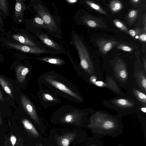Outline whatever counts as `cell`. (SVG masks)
Here are the masks:
<instances>
[{
    "label": "cell",
    "mask_w": 146,
    "mask_h": 146,
    "mask_svg": "<svg viewBox=\"0 0 146 146\" xmlns=\"http://www.w3.org/2000/svg\"><path fill=\"white\" fill-rule=\"evenodd\" d=\"M38 84L50 89L58 96L70 102H81L82 99L76 87L60 74L53 71L46 72L37 80Z\"/></svg>",
    "instance_id": "cell-1"
},
{
    "label": "cell",
    "mask_w": 146,
    "mask_h": 146,
    "mask_svg": "<svg viewBox=\"0 0 146 146\" xmlns=\"http://www.w3.org/2000/svg\"><path fill=\"white\" fill-rule=\"evenodd\" d=\"M86 127L91 130L92 134L113 137L121 135L123 130L121 120L107 115L92 117Z\"/></svg>",
    "instance_id": "cell-2"
},
{
    "label": "cell",
    "mask_w": 146,
    "mask_h": 146,
    "mask_svg": "<svg viewBox=\"0 0 146 146\" xmlns=\"http://www.w3.org/2000/svg\"><path fill=\"white\" fill-rule=\"evenodd\" d=\"M33 7L36 14L43 21L48 29V34L60 39L61 33L58 21L50 13L47 8L39 0L34 1Z\"/></svg>",
    "instance_id": "cell-3"
},
{
    "label": "cell",
    "mask_w": 146,
    "mask_h": 146,
    "mask_svg": "<svg viewBox=\"0 0 146 146\" xmlns=\"http://www.w3.org/2000/svg\"><path fill=\"white\" fill-rule=\"evenodd\" d=\"M54 113L60 115L61 122L64 123H75L81 125L82 119L85 113L79 109L70 105L62 106Z\"/></svg>",
    "instance_id": "cell-4"
},
{
    "label": "cell",
    "mask_w": 146,
    "mask_h": 146,
    "mask_svg": "<svg viewBox=\"0 0 146 146\" xmlns=\"http://www.w3.org/2000/svg\"><path fill=\"white\" fill-rule=\"evenodd\" d=\"M70 43L77 51L81 67L84 70L88 71L92 66L89 53L81 37L74 31L72 32V40Z\"/></svg>",
    "instance_id": "cell-5"
},
{
    "label": "cell",
    "mask_w": 146,
    "mask_h": 146,
    "mask_svg": "<svg viewBox=\"0 0 146 146\" xmlns=\"http://www.w3.org/2000/svg\"><path fill=\"white\" fill-rule=\"evenodd\" d=\"M38 85L39 89L37 96L42 107L45 109L61 103L58 96L50 89L41 84Z\"/></svg>",
    "instance_id": "cell-6"
},
{
    "label": "cell",
    "mask_w": 146,
    "mask_h": 146,
    "mask_svg": "<svg viewBox=\"0 0 146 146\" xmlns=\"http://www.w3.org/2000/svg\"><path fill=\"white\" fill-rule=\"evenodd\" d=\"M33 32L40 41L46 47L58 52L59 54H66L63 46L55 42L41 30L33 26Z\"/></svg>",
    "instance_id": "cell-7"
},
{
    "label": "cell",
    "mask_w": 146,
    "mask_h": 146,
    "mask_svg": "<svg viewBox=\"0 0 146 146\" xmlns=\"http://www.w3.org/2000/svg\"><path fill=\"white\" fill-rule=\"evenodd\" d=\"M5 43L8 46L12 48L16 49L25 52L32 54L38 56L42 54H59L58 52L48 48L32 47L8 42Z\"/></svg>",
    "instance_id": "cell-8"
},
{
    "label": "cell",
    "mask_w": 146,
    "mask_h": 146,
    "mask_svg": "<svg viewBox=\"0 0 146 146\" xmlns=\"http://www.w3.org/2000/svg\"><path fill=\"white\" fill-rule=\"evenodd\" d=\"M21 98L22 107L25 111L35 122L39 124L40 121L35 106L25 95L22 94Z\"/></svg>",
    "instance_id": "cell-9"
},
{
    "label": "cell",
    "mask_w": 146,
    "mask_h": 146,
    "mask_svg": "<svg viewBox=\"0 0 146 146\" xmlns=\"http://www.w3.org/2000/svg\"><path fill=\"white\" fill-rule=\"evenodd\" d=\"M76 136L75 132L68 133L62 136H56V139L58 146H69Z\"/></svg>",
    "instance_id": "cell-10"
},
{
    "label": "cell",
    "mask_w": 146,
    "mask_h": 146,
    "mask_svg": "<svg viewBox=\"0 0 146 146\" xmlns=\"http://www.w3.org/2000/svg\"><path fill=\"white\" fill-rule=\"evenodd\" d=\"M34 58L57 66L62 65L65 62V60L63 59L52 56L40 57Z\"/></svg>",
    "instance_id": "cell-11"
},
{
    "label": "cell",
    "mask_w": 146,
    "mask_h": 146,
    "mask_svg": "<svg viewBox=\"0 0 146 146\" xmlns=\"http://www.w3.org/2000/svg\"><path fill=\"white\" fill-rule=\"evenodd\" d=\"M30 71L28 67L20 65L18 66L16 69V75L17 80L20 83H22L26 79L27 75Z\"/></svg>",
    "instance_id": "cell-12"
},
{
    "label": "cell",
    "mask_w": 146,
    "mask_h": 146,
    "mask_svg": "<svg viewBox=\"0 0 146 146\" xmlns=\"http://www.w3.org/2000/svg\"><path fill=\"white\" fill-rule=\"evenodd\" d=\"M103 136L96 134H93L92 136L89 138L85 146H103Z\"/></svg>",
    "instance_id": "cell-13"
},
{
    "label": "cell",
    "mask_w": 146,
    "mask_h": 146,
    "mask_svg": "<svg viewBox=\"0 0 146 146\" xmlns=\"http://www.w3.org/2000/svg\"><path fill=\"white\" fill-rule=\"evenodd\" d=\"M116 42L108 40L101 41L98 45L101 52L105 54L110 50L115 44Z\"/></svg>",
    "instance_id": "cell-14"
},
{
    "label": "cell",
    "mask_w": 146,
    "mask_h": 146,
    "mask_svg": "<svg viewBox=\"0 0 146 146\" xmlns=\"http://www.w3.org/2000/svg\"><path fill=\"white\" fill-rule=\"evenodd\" d=\"M23 0L15 1V15L16 18L21 17L23 15L24 11L26 9V6Z\"/></svg>",
    "instance_id": "cell-15"
},
{
    "label": "cell",
    "mask_w": 146,
    "mask_h": 146,
    "mask_svg": "<svg viewBox=\"0 0 146 146\" xmlns=\"http://www.w3.org/2000/svg\"><path fill=\"white\" fill-rule=\"evenodd\" d=\"M22 122L25 128L31 134L35 137L39 136L38 132L29 120L24 119L22 120Z\"/></svg>",
    "instance_id": "cell-16"
},
{
    "label": "cell",
    "mask_w": 146,
    "mask_h": 146,
    "mask_svg": "<svg viewBox=\"0 0 146 146\" xmlns=\"http://www.w3.org/2000/svg\"><path fill=\"white\" fill-rule=\"evenodd\" d=\"M32 25L34 27L40 30L44 29L48 32V29L42 20L37 14L33 18L32 21Z\"/></svg>",
    "instance_id": "cell-17"
},
{
    "label": "cell",
    "mask_w": 146,
    "mask_h": 146,
    "mask_svg": "<svg viewBox=\"0 0 146 146\" xmlns=\"http://www.w3.org/2000/svg\"><path fill=\"white\" fill-rule=\"evenodd\" d=\"M0 84L4 90L11 98L13 97L11 90L6 80L3 78L0 77Z\"/></svg>",
    "instance_id": "cell-18"
},
{
    "label": "cell",
    "mask_w": 146,
    "mask_h": 146,
    "mask_svg": "<svg viewBox=\"0 0 146 146\" xmlns=\"http://www.w3.org/2000/svg\"><path fill=\"white\" fill-rule=\"evenodd\" d=\"M110 7L112 11L117 12L121 9L122 5L119 1H113L110 3Z\"/></svg>",
    "instance_id": "cell-19"
},
{
    "label": "cell",
    "mask_w": 146,
    "mask_h": 146,
    "mask_svg": "<svg viewBox=\"0 0 146 146\" xmlns=\"http://www.w3.org/2000/svg\"><path fill=\"white\" fill-rule=\"evenodd\" d=\"M85 2L87 4L93 9L102 13L106 14L105 12L99 5L90 1H86Z\"/></svg>",
    "instance_id": "cell-20"
},
{
    "label": "cell",
    "mask_w": 146,
    "mask_h": 146,
    "mask_svg": "<svg viewBox=\"0 0 146 146\" xmlns=\"http://www.w3.org/2000/svg\"><path fill=\"white\" fill-rule=\"evenodd\" d=\"M0 9L5 14L8 13V3L6 0H0Z\"/></svg>",
    "instance_id": "cell-21"
},
{
    "label": "cell",
    "mask_w": 146,
    "mask_h": 146,
    "mask_svg": "<svg viewBox=\"0 0 146 146\" xmlns=\"http://www.w3.org/2000/svg\"><path fill=\"white\" fill-rule=\"evenodd\" d=\"M114 23L117 27L121 30L125 31H126L127 30V29L126 27L120 21L117 20H115L114 21Z\"/></svg>",
    "instance_id": "cell-22"
},
{
    "label": "cell",
    "mask_w": 146,
    "mask_h": 146,
    "mask_svg": "<svg viewBox=\"0 0 146 146\" xmlns=\"http://www.w3.org/2000/svg\"><path fill=\"white\" fill-rule=\"evenodd\" d=\"M137 96L140 99L145 102L146 101V96L143 93L138 91H136V92Z\"/></svg>",
    "instance_id": "cell-23"
},
{
    "label": "cell",
    "mask_w": 146,
    "mask_h": 146,
    "mask_svg": "<svg viewBox=\"0 0 146 146\" xmlns=\"http://www.w3.org/2000/svg\"><path fill=\"white\" fill-rule=\"evenodd\" d=\"M85 22L87 25L90 27H94L97 25L96 22L92 20H85Z\"/></svg>",
    "instance_id": "cell-24"
},
{
    "label": "cell",
    "mask_w": 146,
    "mask_h": 146,
    "mask_svg": "<svg viewBox=\"0 0 146 146\" xmlns=\"http://www.w3.org/2000/svg\"><path fill=\"white\" fill-rule=\"evenodd\" d=\"M117 102L119 105L122 106H128L129 104L128 101L124 99H119L117 100Z\"/></svg>",
    "instance_id": "cell-25"
},
{
    "label": "cell",
    "mask_w": 146,
    "mask_h": 146,
    "mask_svg": "<svg viewBox=\"0 0 146 146\" xmlns=\"http://www.w3.org/2000/svg\"><path fill=\"white\" fill-rule=\"evenodd\" d=\"M118 48L123 50L127 52H130L132 50V49L131 48L125 45L119 46Z\"/></svg>",
    "instance_id": "cell-26"
},
{
    "label": "cell",
    "mask_w": 146,
    "mask_h": 146,
    "mask_svg": "<svg viewBox=\"0 0 146 146\" xmlns=\"http://www.w3.org/2000/svg\"><path fill=\"white\" fill-rule=\"evenodd\" d=\"M17 140L16 137L13 135H11L10 137V141L12 146H14Z\"/></svg>",
    "instance_id": "cell-27"
},
{
    "label": "cell",
    "mask_w": 146,
    "mask_h": 146,
    "mask_svg": "<svg viewBox=\"0 0 146 146\" xmlns=\"http://www.w3.org/2000/svg\"><path fill=\"white\" fill-rule=\"evenodd\" d=\"M136 11L135 10H132L129 13L128 17L129 18L132 19V18L135 17L136 15Z\"/></svg>",
    "instance_id": "cell-28"
},
{
    "label": "cell",
    "mask_w": 146,
    "mask_h": 146,
    "mask_svg": "<svg viewBox=\"0 0 146 146\" xmlns=\"http://www.w3.org/2000/svg\"><path fill=\"white\" fill-rule=\"evenodd\" d=\"M120 77L122 78H125L127 77V74L124 70H122L120 71L119 73Z\"/></svg>",
    "instance_id": "cell-29"
},
{
    "label": "cell",
    "mask_w": 146,
    "mask_h": 146,
    "mask_svg": "<svg viewBox=\"0 0 146 146\" xmlns=\"http://www.w3.org/2000/svg\"><path fill=\"white\" fill-rule=\"evenodd\" d=\"M146 36L145 34L141 35L139 36L140 39L143 41L145 42L146 41Z\"/></svg>",
    "instance_id": "cell-30"
},
{
    "label": "cell",
    "mask_w": 146,
    "mask_h": 146,
    "mask_svg": "<svg viewBox=\"0 0 146 146\" xmlns=\"http://www.w3.org/2000/svg\"><path fill=\"white\" fill-rule=\"evenodd\" d=\"M129 34L132 37H134L135 35V32L133 30H130L129 31Z\"/></svg>",
    "instance_id": "cell-31"
},
{
    "label": "cell",
    "mask_w": 146,
    "mask_h": 146,
    "mask_svg": "<svg viewBox=\"0 0 146 146\" xmlns=\"http://www.w3.org/2000/svg\"><path fill=\"white\" fill-rule=\"evenodd\" d=\"M77 0H66V1L69 4H72L76 3L78 1Z\"/></svg>",
    "instance_id": "cell-32"
},
{
    "label": "cell",
    "mask_w": 146,
    "mask_h": 146,
    "mask_svg": "<svg viewBox=\"0 0 146 146\" xmlns=\"http://www.w3.org/2000/svg\"><path fill=\"white\" fill-rule=\"evenodd\" d=\"M142 85L145 88H146V80L145 78H144L142 81Z\"/></svg>",
    "instance_id": "cell-33"
},
{
    "label": "cell",
    "mask_w": 146,
    "mask_h": 146,
    "mask_svg": "<svg viewBox=\"0 0 146 146\" xmlns=\"http://www.w3.org/2000/svg\"><path fill=\"white\" fill-rule=\"evenodd\" d=\"M95 83L96 85L99 86H101L103 84V82L102 81H97Z\"/></svg>",
    "instance_id": "cell-34"
},
{
    "label": "cell",
    "mask_w": 146,
    "mask_h": 146,
    "mask_svg": "<svg viewBox=\"0 0 146 146\" xmlns=\"http://www.w3.org/2000/svg\"><path fill=\"white\" fill-rule=\"evenodd\" d=\"M0 100L3 102V103L4 104V101L3 96L0 91Z\"/></svg>",
    "instance_id": "cell-35"
},
{
    "label": "cell",
    "mask_w": 146,
    "mask_h": 146,
    "mask_svg": "<svg viewBox=\"0 0 146 146\" xmlns=\"http://www.w3.org/2000/svg\"><path fill=\"white\" fill-rule=\"evenodd\" d=\"M141 110L143 112L146 113V108H142L141 109Z\"/></svg>",
    "instance_id": "cell-36"
},
{
    "label": "cell",
    "mask_w": 146,
    "mask_h": 146,
    "mask_svg": "<svg viewBox=\"0 0 146 146\" xmlns=\"http://www.w3.org/2000/svg\"><path fill=\"white\" fill-rule=\"evenodd\" d=\"M133 2H134L135 3H137L140 1L139 0H133L131 1Z\"/></svg>",
    "instance_id": "cell-37"
},
{
    "label": "cell",
    "mask_w": 146,
    "mask_h": 146,
    "mask_svg": "<svg viewBox=\"0 0 146 146\" xmlns=\"http://www.w3.org/2000/svg\"><path fill=\"white\" fill-rule=\"evenodd\" d=\"M0 23L1 24H2V23H3V21H2L0 13Z\"/></svg>",
    "instance_id": "cell-38"
},
{
    "label": "cell",
    "mask_w": 146,
    "mask_h": 146,
    "mask_svg": "<svg viewBox=\"0 0 146 146\" xmlns=\"http://www.w3.org/2000/svg\"><path fill=\"white\" fill-rule=\"evenodd\" d=\"M2 124V121L1 118V113L0 112V124L1 125Z\"/></svg>",
    "instance_id": "cell-39"
},
{
    "label": "cell",
    "mask_w": 146,
    "mask_h": 146,
    "mask_svg": "<svg viewBox=\"0 0 146 146\" xmlns=\"http://www.w3.org/2000/svg\"><path fill=\"white\" fill-rule=\"evenodd\" d=\"M117 146H127L124 145L122 144H119Z\"/></svg>",
    "instance_id": "cell-40"
},
{
    "label": "cell",
    "mask_w": 146,
    "mask_h": 146,
    "mask_svg": "<svg viewBox=\"0 0 146 146\" xmlns=\"http://www.w3.org/2000/svg\"><path fill=\"white\" fill-rule=\"evenodd\" d=\"M42 145L41 144H38L36 146H42Z\"/></svg>",
    "instance_id": "cell-41"
},
{
    "label": "cell",
    "mask_w": 146,
    "mask_h": 146,
    "mask_svg": "<svg viewBox=\"0 0 146 146\" xmlns=\"http://www.w3.org/2000/svg\"><path fill=\"white\" fill-rule=\"evenodd\" d=\"M92 81L93 82H95L96 81V79H94L92 80Z\"/></svg>",
    "instance_id": "cell-42"
},
{
    "label": "cell",
    "mask_w": 146,
    "mask_h": 146,
    "mask_svg": "<svg viewBox=\"0 0 146 146\" xmlns=\"http://www.w3.org/2000/svg\"><path fill=\"white\" fill-rule=\"evenodd\" d=\"M22 146V145H21V146Z\"/></svg>",
    "instance_id": "cell-43"
}]
</instances>
